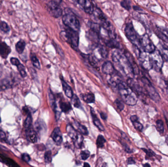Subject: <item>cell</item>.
<instances>
[{
	"mask_svg": "<svg viewBox=\"0 0 168 167\" xmlns=\"http://www.w3.org/2000/svg\"><path fill=\"white\" fill-rule=\"evenodd\" d=\"M112 58L114 64L120 72L126 76L133 74L132 68L124 52L120 49L116 50L113 52Z\"/></svg>",
	"mask_w": 168,
	"mask_h": 167,
	"instance_id": "cell-1",
	"label": "cell"
},
{
	"mask_svg": "<svg viewBox=\"0 0 168 167\" xmlns=\"http://www.w3.org/2000/svg\"><path fill=\"white\" fill-rule=\"evenodd\" d=\"M117 88L123 102L128 105H136L138 101L137 94L128 84L121 79L117 83Z\"/></svg>",
	"mask_w": 168,
	"mask_h": 167,
	"instance_id": "cell-2",
	"label": "cell"
},
{
	"mask_svg": "<svg viewBox=\"0 0 168 167\" xmlns=\"http://www.w3.org/2000/svg\"><path fill=\"white\" fill-rule=\"evenodd\" d=\"M62 18L63 23L67 28L78 32L80 30V24L75 14L69 9H65Z\"/></svg>",
	"mask_w": 168,
	"mask_h": 167,
	"instance_id": "cell-3",
	"label": "cell"
},
{
	"mask_svg": "<svg viewBox=\"0 0 168 167\" xmlns=\"http://www.w3.org/2000/svg\"><path fill=\"white\" fill-rule=\"evenodd\" d=\"M60 38L63 41L67 42L73 48H77L79 45L78 32L67 28L64 31H61Z\"/></svg>",
	"mask_w": 168,
	"mask_h": 167,
	"instance_id": "cell-4",
	"label": "cell"
},
{
	"mask_svg": "<svg viewBox=\"0 0 168 167\" xmlns=\"http://www.w3.org/2000/svg\"><path fill=\"white\" fill-rule=\"evenodd\" d=\"M125 33L126 38L131 42L134 47H136L142 51L141 46L140 38L138 36L132 23L126 24L125 29Z\"/></svg>",
	"mask_w": 168,
	"mask_h": 167,
	"instance_id": "cell-5",
	"label": "cell"
},
{
	"mask_svg": "<svg viewBox=\"0 0 168 167\" xmlns=\"http://www.w3.org/2000/svg\"><path fill=\"white\" fill-rule=\"evenodd\" d=\"M141 82L144 85L145 91L149 95L150 99L156 102H158L161 100V97L159 94L157 92L155 88L154 87L153 84H151L150 81L145 77H143L141 78Z\"/></svg>",
	"mask_w": 168,
	"mask_h": 167,
	"instance_id": "cell-6",
	"label": "cell"
},
{
	"mask_svg": "<svg viewBox=\"0 0 168 167\" xmlns=\"http://www.w3.org/2000/svg\"><path fill=\"white\" fill-rule=\"evenodd\" d=\"M149 55L152 69L157 72L161 71L164 64V59L159 51L155 50L153 53L149 54Z\"/></svg>",
	"mask_w": 168,
	"mask_h": 167,
	"instance_id": "cell-7",
	"label": "cell"
},
{
	"mask_svg": "<svg viewBox=\"0 0 168 167\" xmlns=\"http://www.w3.org/2000/svg\"><path fill=\"white\" fill-rule=\"evenodd\" d=\"M67 131L69 137L71 138L74 145L77 149H80L83 145V137L82 134L77 131L72 125H68L67 126Z\"/></svg>",
	"mask_w": 168,
	"mask_h": 167,
	"instance_id": "cell-8",
	"label": "cell"
},
{
	"mask_svg": "<svg viewBox=\"0 0 168 167\" xmlns=\"http://www.w3.org/2000/svg\"><path fill=\"white\" fill-rule=\"evenodd\" d=\"M46 9L50 15L54 18H59L63 15V10L59 4L53 0L48 2L46 5Z\"/></svg>",
	"mask_w": 168,
	"mask_h": 167,
	"instance_id": "cell-9",
	"label": "cell"
},
{
	"mask_svg": "<svg viewBox=\"0 0 168 167\" xmlns=\"http://www.w3.org/2000/svg\"><path fill=\"white\" fill-rule=\"evenodd\" d=\"M141 46L142 51L148 54H150L156 50V48L149 35L145 34L140 38Z\"/></svg>",
	"mask_w": 168,
	"mask_h": 167,
	"instance_id": "cell-10",
	"label": "cell"
},
{
	"mask_svg": "<svg viewBox=\"0 0 168 167\" xmlns=\"http://www.w3.org/2000/svg\"><path fill=\"white\" fill-rule=\"evenodd\" d=\"M92 55L98 61H100L107 58L108 55V52L103 45L96 44L93 48Z\"/></svg>",
	"mask_w": 168,
	"mask_h": 167,
	"instance_id": "cell-11",
	"label": "cell"
},
{
	"mask_svg": "<svg viewBox=\"0 0 168 167\" xmlns=\"http://www.w3.org/2000/svg\"><path fill=\"white\" fill-rule=\"evenodd\" d=\"M127 82L128 86L135 92L136 94L140 96L144 94L143 88L134 79L129 78L127 79Z\"/></svg>",
	"mask_w": 168,
	"mask_h": 167,
	"instance_id": "cell-12",
	"label": "cell"
},
{
	"mask_svg": "<svg viewBox=\"0 0 168 167\" xmlns=\"http://www.w3.org/2000/svg\"><path fill=\"white\" fill-rule=\"evenodd\" d=\"M124 53H125V55H126V57L128 59V62H129L131 67L132 68L133 75H139L140 70H139V67H138L137 63H136L135 61L134 58L132 57V55L127 51H125Z\"/></svg>",
	"mask_w": 168,
	"mask_h": 167,
	"instance_id": "cell-13",
	"label": "cell"
},
{
	"mask_svg": "<svg viewBox=\"0 0 168 167\" xmlns=\"http://www.w3.org/2000/svg\"><path fill=\"white\" fill-rule=\"evenodd\" d=\"M51 137L57 145H59L63 142V135L61 130L59 128H56L51 134Z\"/></svg>",
	"mask_w": 168,
	"mask_h": 167,
	"instance_id": "cell-14",
	"label": "cell"
},
{
	"mask_svg": "<svg viewBox=\"0 0 168 167\" xmlns=\"http://www.w3.org/2000/svg\"><path fill=\"white\" fill-rule=\"evenodd\" d=\"M92 14L93 15L94 18H96V20L97 21V23L99 24H104L108 21L104 14L97 8H94V11Z\"/></svg>",
	"mask_w": 168,
	"mask_h": 167,
	"instance_id": "cell-15",
	"label": "cell"
},
{
	"mask_svg": "<svg viewBox=\"0 0 168 167\" xmlns=\"http://www.w3.org/2000/svg\"><path fill=\"white\" fill-rule=\"evenodd\" d=\"M10 62L12 65L16 66L18 69V71L19 72L20 74L22 77L25 78L27 76V73L26 72L25 68L24 66H23L20 62L19 60L17 58H10Z\"/></svg>",
	"mask_w": 168,
	"mask_h": 167,
	"instance_id": "cell-16",
	"label": "cell"
},
{
	"mask_svg": "<svg viewBox=\"0 0 168 167\" xmlns=\"http://www.w3.org/2000/svg\"><path fill=\"white\" fill-rule=\"evenodd\" d=\"M102 71L106 75H112L115 72V69L114 66L111 62H105L102 66Z\"/></svg>",
	"mask_w": 168,
	"mask_h": 167,
	"instance_id": "cell-17",
	"label": "cell"
},
{
	"mask_svg": "<svg viewBox=\"0 0 168 167\" xmlns=\"http://www.w3.org/2000/svg\"><path fill=\"white\" fill-rule=\"evenodd\" d=\"M26 133L27 139L31 143H35L38 140V137L36 131L35 130L33 126L26 129Z\"/></svg>",
	"mask_w": 168,
	"mask_h": 167,
	"instance_id": "cell-18",
	"label": "cell"
},
{
	"mask_svg": "<svg viewBox=\"0 0 168 167\" xmlns=\"http://www.w3.org/2000/svg\"><path fill=\"white\" fill-rule=\"evenodd\" d=\"M11 51V49L6 43H0V56L2 58H6Z\"/></svg>",
	"mask_w": 168,
	"mask_h": 167,
	"instance_id": "cell-19",
	"label": "cell"
},
{
	"mask_svg": "<svg viewBox=\"0 0 168 167\" xmlns=\"http://www.w3.org/2000/svg\"><path fill=\"white\" fill-rule=\"evenodd\" d=\"M72 126L77 131H78L79 132H80V133L84 135H88V130L86 128L85 125H82V124L76 121H75L72 123Z\"/></svg>",
	"mask_w": 168,
	"mask_h": 167,
	"instance_id": "cell-20",
	"label": "cell"
},
{
	"mask_svg": "<svg viewBox=\"0 0 168 167\" xmlns=\"http://www.w3.org/2000/svg\"><path fill=\"white\" fill-rule=\"evenodd\" d=\"M91 113L92 119V121H93V123L94 125L96 126L97 129L99 130L104 131V126L102 125L101 123V121L99 120V119L97 118V117L96 115V113H95L93 108H91Z\"/></svg>",
	"mask_w": 168,
	"mask_h": 167,
	"instance_id": "cell-21",
	"label": "cell"
},
{
	"mask_svg": "<svg viewBox=\"0 0 168 167\" xmlns=\"http://www.w3.org/2000/svg\"><path fill=\"white\" fill-rule=\"evenodd\" d=\"M61 81H62L63 90L64 91L65 95L68 97L72 99V97L73 96V95H74L72 88L70 87V86L68 85V84L65 82V81L63 78H61Z\"/></svg>",
	"mask_w": 168,
	"mask_h": 167,
	"instance_id": "cell-22",
	"label": "cell"
},
{
	"mask_svg": "<svg viewBox=\"0 0 168 167\" xmlns=\"http://www.w3.org/2000/svg\"><path fill=\"white\" fill-rule=\"evenodd\" d=\"M49 100L50 104L51 105L52 110L55 113L57 112V104H56V99L54 95L53 94L51 89H48Z\"/></svg>",
	"mask_w": 168,
	"mask_h": 167,
	"instance_id": "cell-23",
	"label": "cell"
},
{
	"mask_svg": "<svg viewBox=\"0 0 168 167\" xmlns=\"http://www.w3.org/2000/svg\"><path fill=\"white\" fill-rule=\"evenodd\" d=\"M130 120L133 124V125L134 126L137 130L138 131H142L143 129V125L141 123L139 122L138 121V117L136 115H133L131 116Z\"/></svg>",
	"mask_w": 168,
	"mask_h": 167,
	"instance_id": "cell-24",
	"label": "cell"
},
{
	"mask_svg": "<svg viewBox=\"0 0 168 167\" xmlns=\"http://www.w3.org/2000/svg\"><path fill=\"white\" fill-rule=\"evenodd\" d=\"M81 96L82 100L86 103H92L95 101V96L92 93L82 94Z\"/></svg>",
	"mask_w": 168,
	"mask_h": 167,
	"instance_id": "cell-25",
	"label": "cell"
},
{
	"mask_svg": "<svg viewBox=\"0 0 168 167\" xmlns=\"http://www.w3.org/2000/svg\"><path fill=\"white\" fill-rule=\"evenodd\" d=\"M0 161H1L4 163L6 164V165L9 166H12V167H15V166H19V165L16 164L14 160H12L10 158L7 157L6 156L0 154Z\"/></svg>",
	"mask_w": 168,
	"mask_h": 167,
	"instance_id": "cell-26",
	"label": "cell"
},
{
	"mask_svg": "<svg viewBox=\"0 0 168 167\" xmlns=\"http://www.w3.org/2000/svg\"><path fill=\"white\" fill-rule=\"evenodd\" d=\"M159 52L164 60L168 62V47L166 45L160 44Z\"/></svg>",
	"mask_w": 168,
	"mask_h": 167,
	"instance_id": "cell-27",
	"label": "cell"
},
{
	"mask_svg": "<svg viewBox=\"0 0 168 167\" xmlns=\"http://www.w3.org/2000/svg\"><path fill=\"white\" fill-rule=\"evenodd\" d=\"M26 47V43L23 40H20L17 42L15 45L16 50L17 53L21 54L24 51Z\"/></svg>",
	"mask_w": 168,
	"mask_h": 167,
	"instance_id": "cell-28",
	"label": "cell"
},
{
	"mask_svg": "<svg viewBox=\"0 0 168 167\" xmlns=\"http://www.w3.org/2000/svg\"><path fill=\"white\" fill-rule=\"evenodd\" d=\"M59 106L61 108V110L65 113L69 112L70 110H72V105L69 102L61 101L59 104Z\"/></svg>",
	"mask_w": 168,
	"mask_h": 167,
	"instance_id": "cell-29",
	"label": "cell"
},
{
	"mask_svg": "<svg viewBox=\"0 0 168 167\" xmlns=\"http://www.w3.org/2000/svg\"><path fill=\"white\" fill-rule=\"evenodd\" d=\"M24 126L25 129H27L32 126V117L30 112L27 114V117L25 121Z\"/></svg>",
	"mask_w": 168,
	"mask_h": 167,
	"instance_id": "cell-30",
	"label": "cell"
},
{
	"mask_svg": "<svg viewBox=\"0 0 168 167\" xmlns=\"http://www.w3.org/2000/svg\"><path fill=\"white\" fill-rule=\"evenodd\" d=\"M106 142L105 139L102 135H99L96 140V145L98 148H102L104 147V144Z\"/></svg>",
	"mask_w": 168,
	"mask_h": 167,
	"instance_id": "cell-31",
	"label": "cell"
},
{
	"mask_svg": "<svg viewBox=\"0 0 168 167\" xmlns=\"http://www.w3.org/2000/svg\"><path fill=\"white\" fill-rule=\"evenodd\" d=\"M156 129L160 133H163L164 131L163 121L161 120H158L156 121Z\"/></svg>",
	"mask_w": 168,
	"mask_h": 167,
	"instance_id": "cell-32",
	"label": "cell"
},
{
	"mask_svg": "<svg viewBox=\"0 0 168 167\" xmlns=\"http://www.w3.org/2000/svg\"><path fill=\"white\" fill-rule=\"evenodd\" d=\"M0 29L2 31L5 33H9L10 30V26L7 25L6 22H4V21H1L0 22Z\"/></svg>",
	"mask_w": 168,
	"mask_h": 167,
	"instance_id": "cell-33",
	"label": "cell"
},
{
	"mask_svg": "<svg viewBox=\"0 0 168 167\" xmlns=\"http://www.w3.org/2000/svg\"><path fill=\"white\" fill-rule=\"evenodd\" d=\"M31 60L32 64L34 65V67L38 69H40V63H39L38 58L35 55H31Z\"/></svg>",
	"mask_w": 168,
	"mask_h": 167,
	"instance_id": "cell-34",
	"label": "cell"
},
{
	"mask_svg": "<svg viewBox=\"0 0 168 167\" xmlns=\"http://www.w3.org/2000/svg\"><path fill=\"white\" fill-rule=\"evenodd\" d=\"M121 6L127 10L131 9V2L130 0H123L121 2Z\"/></svg>",
	"mask_w": 168,
	"mask_h": 167,
	"instance_id": "cell-35",
	"label": "cell"
},
{
	"mask_svg": "<svg viewBox=\"0 0 168 167\" xmlns=\"http://www.w3.org/2000/svg\"><path fill=\"white\" fill-rule=\"evenodd\" d=\"M72 102L74 107L76 108H79L81 105V102L79 97L77 96L76 95H74L73 96L72 98Z\"/></svg>",
	"mask_w": 168,
	"mask_h": 167,
	"instance_id": "cell-36",
	"label": "cell"
},
{
	"mask_svg": "<svg viewBox=\"0 0 168 167\" xmlns=\"http://www.w3.org/2000/svg\"><path fill=\"white\" fill-rule=\"evenodd\" d=\"M44 159L45 162L49 163L51 162L52 160V153L51 151H47L44 154Z\"/></svg>",
	"mask_w": 168,
	"mask_h": 167,
	"instance_id": "cell-37",
	"label": "cell"
},
{
	"mask_svg": "<svg viewBox=\"0 0 168 167\" xmlns=\"http://www.w3.org/2000/svg\"><path fill=\"white\" fill-rule=\"evenodd\" d=\"M115 105L120 111H122L125 108V105L123 102L119 99H117L115 101Z\"/></svg>",
	"mask_w": 168,
	"mask_h": 167,
	"instance_id": "cell-38",
	"label": "cell"
},
{
	"mask_svg": "<svg viewBox=\"0 0 168 167\" xmlns=\"http://www.w3.org/2000/svg\"><path fill=\"white\" fill-rule=\"evenodd\" d=\"M80 155H81V158L82 160H86L90 156V153L88 150H83V151L81 152Z\"/></svg>",
	"mask_w": 168,
	"mask_h": 167,
	"instance_id": "cell-39",
	"label": "cell"
},
{
	"mask_svg": "<svg viewBox=\"0 0 168 167\" xmlns=\"http://www.w3.org/2000/svg\"><path fill=\"white\" fill-rule=\"evenodd\" d=\"M143 150H144L145 153H146V156H148L149 157H152L153 156H154L155 155V153L153 152V150L150 149H143Z\"/></svg>",
	"mask_w": 168,
	"mask_h": 167,
	"instance_id": "cell-40",
	"label": "cell"
},
{
	"mask_svg": "<svg viewBox=\"0 0 168 167\" xmlns=\"http://www.w3.org/2000/svg\"><path fill=\"white\" fill-rule=\"evenodd\" d=\"M22 159L23 161L27 163L29 162L31 160L30 156L27 153H23L22 155Z\"/></svg>",
	"mask_w": 168,
	"mask_h": 167,
	"instance_id": "cell-41",
	"label": "cell"
},
{
	"mask_svg": "<svg viewBox=\"0 0 168 167\" xmlns=\"http://www.w3.org/2000/svg\"><path fill=\"white\" fill-rule=\"evenodd\" d=\"M160 31L166 37L168 42V29L167 28H158Z\"/></svg>",
	"mask_w": 168,
	"mask_h": 167,
	"instance_id": "cell-42",
	"label": "cell"
},
{
	"mask_svg": "<svg viewBox=\"0 0 168 167\" xmlns=\"http://www.w3.org/2000/svg\"><path fill=\"white\" fill-rule=\"evenodd\" d=\"M0 139L4 140H6V133L1 130H0Z\"/></svg>",
	"mask_w": 168,
	"mask_h": 167,
	"instance_id": "cell-43",
	"label": "cell"
},
{
	"mask_svg": "<svg viewBox=\"0 0 168 167\" xmlns=\"http://www.w3.org/2000/svg\"><path fill=\"white\" fill-rule=\"evenodd\" d=\"M100 115L102 119H103L104 120H106L107 119V115L106 113H104V112H100Z\"/></svg>",
	"mask_w": 168,
	"mask_h": 167,
	"instance_id": "cell-44",
	"label": "cell"
},
{
	"mask_svg": "<svg viewBox=\"0 0 168 167\" xmlns=\"http://www.w3.org/2000/svg\"><path fill=\"white\" fill-rule=\"evenodd\" d=\"M127 163L128 164H135V161L132 158H129L127 160Z\"/></svg>",
	"mask_w": 168,
	"mask_h": 167,
	"instance_id": "cell-45",
	"label": "cell"
},
{
	"mask_svg": "<svg viewBox=\"0 0 168 167\" xmlns=\"http://www.w3.org/2000/svg\"><path fill=\"white\" fill-rule=\"evenodd\" d=\"M165 118L166 119V124H167V127H168V116L165 115Z\"/></svg>",
	"mask_w": 168,
	"mask_h": 167,
	"instance_id": "cell-46",
	"label": "cell"
},
{
	"mask_svg": "<svg viewBox=\"0 0 168 167\" xmlns=\"http://www.w3.org/2000/svg\"><path fill=\"white\" fill-rule=\"evenodd\" d=\"M54 1L56 2H58L59 4H60L62 2L63 0H53Z\"/></svg>",
	"mask_w": 168,
	"mask_h": 167,
	"instance_id": "cell-47",
	"label": "cell"
},
{
	"mask_svg": "<svg viewBox=\"0 0 168 167\" xmlns=\"http://www.w3.org/2000/svg\"><path fill=\"white\" fill-rule=\"evenodd\" d=\"M84 167H90V165L87 163H84Z\"/></svg>",
	"mask_w": 168,
	"mask_h": 167,
	"instance_id": "cell-48",
	"label": "cell"
},
{
	"mask_svg": "<svg viewBox=\"0 0 168 167\" xmlns=\"http://www.w3.org/2000/svg\"><path fill=\"white\" fill-rule=\"evenodd\" d=\"M143 166H144V167H150V164H149L146 163L145 164V165H143Z\"/></svg>",
	"mask_w": 168,
	"mask_h": 167,
	"instance_id": "cell-49",
	"label": "cell"
},
{
	"mask_svg": "<svg viewBox=\"0 0 168 167\" xmlns=\"http://www.w3.org/2000/svg\"><path fill=\"white\" fill-rule=\"evenodd\" d=\"M166 142H167V144L168 145V137H167V138H166Z\"/></svg>",
	"mask_w": 168,
	"mask_h": 167,
	"instance_id": "cell-50",
	"label": "cell"
},
{
	"mask_svg": "<svg viewBox=\"0 0 168 167\" xmlns=\"http://www.w3.org/2000/svg\"><path fill=\"white\" fill-rule=\"evenodd\" d=\"M1 122V117H0V123Z\"/></svg>",
	"mask_w": 168,
	"mask_h": 167,
	"instance_id": "cell-51",
	"label": "cell"
}]
</instances>
